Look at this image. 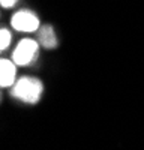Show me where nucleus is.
Masks as SVG:
<instances>
[{
  "instance_id": "nucleus-1",
  "label": "nucleus",
  "mask_w": 144,
  "mask_h": 150,
  "mask_svg": "<svg viewBox=\"0 0 144 150\" xmlns=\"http://www.w3.org/2000/svg\"><path fill=\"white\" fill-rule=\"evenodd\" d=\"M42 90H44V86L41 80L33 78V77H23L15 83L12 95L23 102L36 104L42 95Z\"/></svg>"
},
{
  "instance_id": "nucleus-2",
  "label": "nucleus",
  "mask_w": 144,
  "mask_h": 150,
  "mask_svg": "<svg viewBox=\"0 0 144 150\" xmlns=\"http://www.w3.org/2000/svg\"><path fill=\"white\" fill-rule=\"evenodd\" d=\"M38 56V42L33 39H23L18 42L17 48L14 50L12 60L15 65L20 66H27L36 59Z\"/></svg>"
},
{
  "instance_id": "nucleus-3",
  "label": "nucleus",
  "mask_w": 144,
  "mask_h": 150,
  "mask_svg": "<svg viewBox=\"0 0 144 150\" xmlns=\"http://www.w3.org/2000/svg\"><path fill=\"white\" fill-rule=\"evenodd\" d=\"M11 24L18 32H36L39 29V18L30 11H20L12 17Z\"/></svg>"
},
{
  "instance_id": "nucleus-4",
  "label": "nucleus",
  "mask_w": 144,
  "mask_h": 150,
  "mask_svg": "<svg viewBox=\"0 0 144 150\" xmlns=\"http://www.w3.org/2000/svg\"><path fill=\"white\" fill-rule=\"evenodd\" d=\"M15 74V63L6 59H0V87H9L14 84Z\"/></svg>"
},
{
  "instance_id": "nucleus-5",
  "label": "nucleus",
  "mask_w": 144,
  "mask_h": 150,
  "mask_svg": "<svg viewBox=\"0 0 144 150\" xmlns=\"http://www.w3.org/2000/svg\"><path fill=\"white\" fill-rule=\"evenodd\" d=\"M38 39H39L41 45L48 48V50H53L57 47V38H56L54 29L50 24H45V26H42L38 30Z\"/></svg>"
},
{
  "instance_id": "nucleus-6",
  "label": "nucleus",
  "mask_w": 144,
  "mask_h": 150,
  "mask_svg": "<svg viewBox=\"0 0 144 150\" xmlns=\"http://www.w3.org/2000/svg\"><path fill=\"white\" fill-rule=\"evenodd\" d=\"M11 45V33L6 29H0V53Z\"/></svg>"
},
{
  "instance_id": "nucleus-7",
  "label": "nucleus",
  "mask_w": 144,
  "mask_h": 150,
  "mask_svg": "<svg viewBox=\"0 0 144 150\" xmlns=\"http://www.w3.org/2000/svg\"><path fill=\"white\" fill-rule=\"evenodd\" d=\"M17 3V0H0V5L3 8H12Z\"/></svg>"
}]
</instances>
